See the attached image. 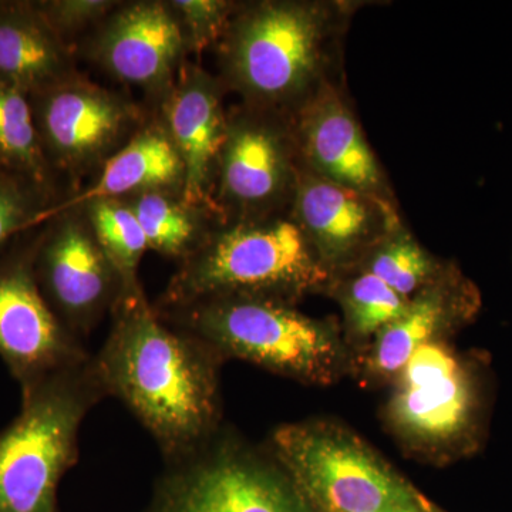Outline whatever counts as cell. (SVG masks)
Masks as SVG:
<instances>
[{"instance_id":"1","label":"cell","mask_w":512,"mask_h":512,"mask_svg":"<svg viewBox=\"0 0 512 512\" xmlns=\"http://www.w3.org/2000/svg\"><path fill=\"white\" fill-rule=\"evenodd\" d=\"M94 365L116 397L175 460L220 430L221 357L161 319L146 293L121 296Z\"/></svg>"},{"instance_id":"2","label":"cell","mask_w":512,"mask_h":512,"mask_svg":"<svg viewBox=\"0 0 512 512\" xmlns=\"http://www.w3.org/2000/svg\"><path fill=\"white\" fill-rule=\"evenodd\" d=\"M335 8L268 0L238 6L218 46L221 82L244 104L292 116L325 82Z\"/></svg>"},{"instance_id":"3","label":"cell","mask_w":512,"mask_h":512,"mask_svg":"<svg viewBox=\"0 0 512 512\" xmlns=\"http://www.w3.org/2000/svg\"><path fill=\"white\" fill-rule=\"evenodd\" d=\"M330 276L289 211L265 220L218 224L178 264L153 305L167 308L228 295L291 303Z\"/></svg>"},{"instance_id":"4","label":"cell","mask_w":512,"mask_h":512,"mask_svg":"<svg viewBox=\"0 0 512 512\" xmlns=\"http://www.w3.org/2000/svg\"><path fill=\"white\" fill-rule=\"evenodd\" d=\"M20 392L18 416L0 430V512H59L60 481L79 461L83 421L109 396L93 353Z\"/></svg>"},{"instance_id":"5","label":"cell","mask_w":512,"mask_h":512,"mask_svg":"<svg viewBox=\"0 0 512 512\" xmlns=\"http://www.w3.org/2000/svg\"><path fill=\"white\" fill-rule=\"evenodd\" d=\"M154 309L221 359L238 357L281 375L318 380L329 375L338 356L325 325L279 299L215 296Z\"/></svg>"},{"instance_id":"6","label":"cell","mask_w":512,"mask_h":512,"mask_svg":"<svg viewBox=\"0 0 512 512\" xmlns=\"http://www.w3.org/2000/svg\"><path fill=\"white\" fill-rule=\"evenodd\" d=\"M164 464L144 512H309L285 470L218 431Z\"/></svg>"},{"instance_id":"7","label":"cell","mask_w":512,"mask_h":512,"mask_svg":"<svg viewBox=\"0 0 512 512\" xmlns=\"http://www.w3.org/2000/svg\"><path fill=\"white\" fill-rule=\"evenodd\" d=\"M272 446L296 490L326 512H382L414 504L412 490L342 431L286 424L275 431Z\"/></svg>"},{"instance_id":"8","label":"cell","mask_w":512,"mask_h":512,"mask_svg":"<svg viewBox=\"0 0 512 512\" xmlns=\"http://www.w3.org/2000/svg\"><path fill=\"white\" fill-rule=\"evenodd\" d=\"M298 173L291 117L248 104L229 111L214 191L222 224L291 211Z\"/></svg>"},{"instance_id":"9","label":"cell","mask_w":512,"mask_h":512,"mask_svg":"<svg viewBox=\"0 0 512 512\" xmlns=\"http://www.w3.org/2000/svg\"><path fill=\"white\" fill-rule=\"evenodd\" d=\"M29 99L47 163L74 183L100 171L150 119L126 94L79 72Z\"/></svg>"},{"instance_id":"10","label":"cell","mask_w":512,"mask_h":512,"mask_svg":"<svg viewBox=\"0 0 512 512\" xmlns=\"http://www.w3.org/2000/svg\"><path fill=\"white\" fill-rule=\"evenodd\" d=\"M35 272L57 319L82 342L111 315L124 293L83 208L59 212L40 225Z\"/></svg>"},{"instance_id":"11","label":"cell","mask_w":512,"mask_h":512,"mask_svg":"<svg viewBox=\"0 0 512 512\" xmlns=\"http://www.w3.org/2000/svg\"><path fill=\"white\" fill-rule=\"evenodd\" d=\"M39 227L0 251V359L20 389L92 353L57 319L37 284Z\"/></svg>"},{"instance_id":"12","label":"cell","mask_w":512,"mask_h":512,"mask_svg":"<svg viewBox=\"0 0 512 512\" xmlns=\"http://www.w3.org/2000/svg\"><path fill=\"white\" fill-rule=\"evenodd\" d=\"M82 49L111 79L141 90L157 109L188 56L183 29L161 0L120 2Z\"/></svg>"},{"instance_id":"13","label":"cell","mask_w":512,"mask_h":512,"mask_svg":"<svg viewBox=\"0 0 512 512\" xmlns=\"http://www.w3.org/2000/svg\"><path fill=\"white\" fill-rule=\"evenodd\" d=\"M291 215L330 274L403 228L396 202L330 183L301 165Z\"/></svg>"},{"instance_id":"14","label":"cell","mask_w":512,"mask_h":512,"mask_svg":"<svg viewBox=\"0 0 512 512\" xmlns=\"http://www.w3.org/2000/svg\"><path fill=\"white\" fill-rule=\"evenodd\" d=\"M480 400L470 369L446 345L427 342L410 357L390 413L420 440L456 441L476 430Z\"/></svg>"},{"instance_id":"15","label":"cell","mask_w":512,"mask_h":512,"mask_svg":"<svg viewBox=\"0 0 512 512\" xmlns=\"http://www.w3.org/2000/svg\"><path fill=\"white\" fill-rule=\"evenodd\" d=\"M289 117L301 167L330 183L394 201L375 151L335 84L325 80Z\"/></svg>"},{"instance_id":"16","label":"cell","mask_w":512,"mask_h":512,"mask_svg":"<svg viewBox=\"0 0 512 512\" xmlns=\"http://www.w3.org/2000/svg\"><path fill=\"white\" fill-rule=\"evenodd\" d=\"M224 93L220 77L187 60L156 113L183 161L184 200L215 212V181L228 127Z\"/></svg>"},{"instance_id":"17","label":"cell","mask_w":512,"mask_h":512,"mask_svg":"<svg viewBox=\"0 0 512 512\" xmlns=\"http://www.w3.org/2000/svg\"><path fill=\"white\" fill-rule=\"evenodd\" d=\"M184 165L157 114L100 168L86 190L73 192L47 211L45 222L59 212L101 200H127L144 192L184 190Z\"/></svg>"},{"instance_id":"18","label":"cell","mask_w":512,"mask_h":512,"mask_svg":"<svg viewBox=\"0 0 512 512\" xmlns=\"http://www.w3.org/2000/svg\"><path fill=\"white\" fill-rule=\"evenodd\" d=\"M77 73L76 52L36 2L0 0V79L33 96Z\"/></svg>"},{"instance_id":"19","label":"cell","mask_w":512,"mask_h":512,"mask_svg":"<svg viewBox=\"0 0 512 512\" xmlns=\"http://www.w3.org/2000/svg\"><path fill=\"white\" fill-rule=\"evenodd\" d=\"M480 309L476 286L444 268L410 299L406 312L377 333L373 365L384 375L402 372L410 357L440 330L468 322Z\"/></svg>"},{"instance_id":"20","label":"cell","mask_w":512,"mask_h":512,"mask_svg":"<svg viewBox=\"0 0 512 512\" xmlns=\"http://www.w3.org/2000/svg\"><path fill=\"white\" fill-rule=\"evenodd\" d=\"M124 201L140 222L148 249L178 264L222 224L217 212L190 204L178 192H144Z\"/></svg>"},{"instance_id":"21","label":"cell","mask_w":512,"mask_h":512,"mask_svg":"<svg viewBox=\"0 0 512 512\" xmlns=\"http://www.w3.org/2000/svg\"><path fill=\"white\" fill-rule=\"evenodd\" d=\"M0 164L62 201L59 177L47 163L28 94L0 79Z\"/></svg>"},{"instance_id":"22","label":"cell","mask_w":512,"mask_h":512,"mask_svg":"<svg viewBox=\"0 0 512 512\" xmlns=\"http://www.w3.org/2000/svg\"><path fill=\"white\" fill-rule=\"evenodd\" d=\"M101 249L123 282L124 295L144 291L138 278L148 242L140 222L124 200H101L83 205Z\"/></svg>"},{"instance_id":"23","label":"cell","mask_w":512,"mask_h":512,"mask_svg":"<svg viewBox=\"0 0 512 512\" xmlns=\"http://www.w3.org/2000/svg\"><path fill=\"white\" fill-rule=\"evenodd\" d=\"M365 269L407 299L444 271L404 227L377 245Z\"/></svg>"},{"instance_id":"24","label":"cell","mask_w":512,"mask_h":512,"mask_svg":"<svg viewBox=\"0 0 512 512\" xmlns=\"http://www.w3.org/2000/svg\"><path fill=\"white\" fill-rule=\"evenodd\" d=\"M409 302L366 269L350 279L343 291L346 315L359 335L379 333L406 312Z\"/></svg>"},{"instance_id":"25","label":"cell","mask_w":512,"mask_h":512,"mask_svg":"<svg viewBox=\"0 0 512 512\" xmlns=\"http://www.w3.org/2000/svg\"><path fill=\"white\" fill-rule=\"evenodd\" d=\"M59 200L19 175L0 173V251L45 222Z\"/></svg>"},{"instance_id":"26","label":"cell","mask_w":512,"mask_h":512,"mask_svg":"<svg viewBox=\"0 0 512 512\" xmlns=\"http://www.w3.org/2000/svg\"><path fill=\"white\" fill-rule=\"evenodd\" d=\"M183 29L188 55H201L220 43L238 3L227 0H167Z\"/></svg>"},{"instance_id":"27","label":"cell","mask_w":512,"mask_h":512,"mask_svg":"<svg viewBox=\"0 0 512 512\" xmlns=\"http://www.w3.org/2000/svg\"><path fill=\"white\" fill-rule=\"evenodd\" d=\"M37 8L63 42L76 52L77 40L86 39L120 2L114 0H37Z\"/></svg>"},{"instance_id":"28","label":"cell","mask_w":512,"mask_h":512,"mask_svg":"<svg viewBox=\"0 0 512 512\" xmlns=\"http://www.w3.org/2000/svg\"><path fill=\"white\" fill-rule=\"evenodd\" d=\"M382 512H421L416 504L400 505V507L390 508Z\"/></svg>"},{"instance_id":"29","label":"cell","mask_w":512,"mask_h":512,"mask_svg":"<svg viewBox=\"0 0 512 512\" xmlns=\"http://www.w3.org/2000/svg\"><path fill=\"white\" fill-rule=\"evenodd\" d=\"M3 171H6L5 168L2 167V164H0V173H3Z\"/></svg>"}]
</instances>
